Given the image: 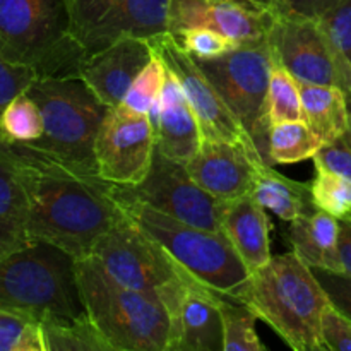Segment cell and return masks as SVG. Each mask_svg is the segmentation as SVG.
<instances>
[{
	"label": "cell",
	"instance_id": "obj_1",
	"mask_svg": "<svg viewBox=\"0 0 351 351\" xmlns=\"http://www.w3.org/2000/svg\"><path fill=\"white\" fill-rule=\"evenodd\" d=\"M3 147L26 191L31 240H45L84 259L105 233L129 216L117 185L96 170L53 160L26 146Z\"/></svg>",
	"mask_w": 351,
	"mask_h": 351
},
{
	"label": "cell",
	"instance_id": "obj_2",
	"mask_svg": "<svg viewBox=\"0 0 351 351\" xmlns=\"http://www.w3.org/2000/svg\"><path fill=\"white\" fill-rule=\"evenodd\" d=\"M0 311L41 322H72L88 315L77 259L45 240H29L0 261Z\"/></svg>",
	"mask_w": 351,
	"mask_h": 351
},
{
	"label": "cell",
	"instance_id": "obj_3",
	"mask_svg": "<svg viewBox=\"0 0 351 351\" xmlns=\"http://www.w3.org/2000/svg\"><path fill=\"white\" fill-rule=\"evenodd\" d=\"M239 300L249 305L291 350L326 351L321 321L329 298L295 252L273 256L250 276Z\"/></svg>",
	"mask_w": 351,
	"mask_h": 351
},
{
	"label": "cell",
	"instance_id": "obj_4",
	"mask_svg": "<svg viewBox=\"0 0 351 351\" xmlns=\"http://www.w3.org/2000/svg\"><path fill=\"white\" fill-rule=\"evenodd\" d=\"M77 274L89 319L113 351H170L163 302L115 281L93 256L77 259Z\"/></svg>",
	"mask_w": 351,
	"mask_h": 351
},
{
	"label": "cell",
	"instance_id": "obj_5",
	"mask_svg": "<svg viewBox=\"0 0 351 351\" xmlns=\"http://www.w3.org/2000/svg\"><path fill=\"white\" fill-rule=\"evenodd\" d=\"M0 53L38 77H79L86 58L65 0H0Z\"/></svg>",
	"mask_w": 351,
	"mask_h": 351
},
{
	"label": "cell",
	"instance_id": "obj_6",
	"mask_svg": "<svg viewBox=\"0 0 351 351\" xmlns=\"http://www.w3.org/2000/svg\"><path fill=\"white\" fill-rule=\"evenodd\" d=\"M26 93L43 113L45 130L40 139L24 146L53 160L96 170L95 139L110 106L79 77H38Z\"/></svg>",
	"mask_w": 351,
	"mask_h": 351
},
{
	"label": "cell",
	"instance_id": "obj_7",
	"mask_svg": "<svg viewBox=\"0 0 351 351\" xmlns=\"http://www.w3.org/2000/svg\"><path fill=\"white\" fill-rule=\"evenodd\" d=\"M130 218L153 237L191 276L219 293L239 298L250 271L223 232L199 228L141 202H122Z\"/></svg>",
	"mask_w": 351,
	"mask_h": 351
},
{
	"label": "cell",
	"instance_id": "obj_8",
	"mask_svg": "<svg viewBox=\"0 0 351 351\" xmlns=\"http://www.w3.org/2000/svg\"><path fill=\"white\" fill-rule=\"evenodd\" d=\"M91 256L115 281L163 302L170 317L191 280V274L130 216L98 240Z\"/></svg>",
	"mask_w": 351,
	"mask_h": 351
},
{
	"label": "cell",
	"instance_id": "obj_9",
	"mask_svg": "<svg viewBox=\"0 0 351 351\" xmlns=\"http://www.w3.org/2000/svg\"><path fill=\"white\" fill-rule=\"evenodd\" d=\"M197 62L266 158L267 132L263 117L273 65V48L267 36L240 43L221 57Z\"/></svg>",
	"mask_w": 351,
	"mask_h": 351
},
{
	"label": "cell",
	"instance_id": "obj_10",
	"mask_svg": "<svg viewBox=\"0 0 351 351\" xmlns=\"http://www.w3.org/2000/svg\"><path fill=\"white\" fill-rule=\"evenodd\" d=\"M117 195L122 202H141L189 225L223 232L226 202L206 192L191 177L187 165L165 156L158 146L144 180L136 185H117Z\"/></svg>",
	"mask_w": 351,
	"mask_h": 351
},
{
	"label": "cell",
	"instance_id": "obj_11",
	"mask_svg": "<svg viewBox=\"0 0 351 351\" xmlns=\"http://www.w3.org/2000/svg\"><path fill=\"white\" fill-rule=\"evenodd\" d=\"M267 40L274 57L297 81L339 88L351 105V62L321 21L274 16Z\"/></svg>",
	"mask_w": 351,
	"mask_h": 351
},
{
	"label": "cell",
	"instance_id": "obj_12",
	"mask_svg": "<svg viewBox=\"0 0 351 351\" xmlns=\"http://www.w3.org/2000/svg\"><path fill=\"white\" fill-rule=\"evenodd\" d=\"M72 34L86 57L122 36L153 38L168 31L170 0H65Z\"/></svg>",
	"mask_w": 351,
	"mask_h": 351
},
{
	"label": "cell",
	"instance_id": "obj_13",
	"mask_svg": "<svg viewBox=\"0 0 351 351\" xmlns=\"http://www.w3.org/2000/svg\"><path fill=\"white\" fill-rule=\"evenodd\" d=\"M149 41L153 50L178 81L189 105L194 110L201 129V139L228 141L259 147L209 81L199 62L178 43L173 34L167 31L149 38Z\"/></svg>",
	"mask_w": 351,
	"mask_h": 351
},
{
	"label": "cell",
	"instance_id": "obj_14",
	"mask_svg": "<svg viewBox=\"0 0 351 351\" xmlns=\"http://www.w3.org/2000/svg\"><path fill=\"white\" fill-rule=\"evenodd\" d=\"M156 127L146 113L125 105L110 106L95 139V163L99 177L115 185H136L153 163Z\"/></svg>",
	"mask_w": 351,
	"mask_h": 351
},
{
	"label": "cell",
	"instance_id": "obj_15",
	"mask_svg": "<svg viewBox=\"0 0 351 351\" xmlns=\"http://www.w3.org/2000/svg\"><path fill=\"white\" fill-rule=\"evenodd\" d=\"M263 163L267 161L259 147L201 139V146L187 163V170L213 197L228 202L252 191Z\"/></svg>",
	"mask_w": 351,
	"mask_h": 351
},
{
	"label": "cell",
	"instance_id": "obj_16",
	"mask_svg": "<svg viewBox=\"0 0 351 351\" xmlns=\"http://www.w3.org/2000/svg\"><path fill=\"white\" fill-rule=\"evenodd\" d=\"M273 23L271 10L242 0H170L168 5V33L173 36L191 27H209L247 43L266 38Z\"/></svg>",
	"mask_w": 351,
	"mask_h": 351
},
{
	"label": "cell",
	"instance_id": "obj_17",
	"mask_svg": "<svg viewBox=\"0 0 351 351\" xmlns=\"http://www.w3.org/2000/svg\"><path fill=\"white\" fill-rule=\"evenodd\" d=\"M153 55L149 38L122 36L103 50L88 55L81 64L79 79L106 106H117Z\"/></svg>",
	"mask_w": 351,
	"mask_h": 351
},
{
	"label": "cell",
	"instance_id": "obj_18",
	"mask_svg": "<svg viewBox=\"0 0 351 351\" xmlns=\"http://www.w3.org/2000/svg\"><path fill=\"white\" fill-rule=\"evenodd\" d=\"M170 351H223V324L216 291L194 276L171 314Z\"/></svg>",
	"mask_w": 351,
	"mask_h": 351
},
{
	"label": "cell",
	"instance_id": "obj_19",
	"mask_svg": "<svg viewBox=\"0 0 351 351\" xmlns=\"http://www.w3.org/2000/svg\"><path fill=\"white\" fill-rule=\"evenodd\" d=\"M156 120V146L165 156L187 165L201 146V129L177 79L168 71L160 101L151 113Z\"/></svg>",
	"mask_w": 351,
	"mask_h": 351
},
{
	"label": "cell",
	"instance_id": "obj_20",
	"mask_svg": "<svg viewBox=\"0 0 351 351\" xmlns=\"http://www.w3.org/2000/svg\"><path fill=\"white\" fill-rule=\"evenodd\" d=\"M223 233L249 271H256L271 261L269 219L266 209L245 194L228 201L223 209Z\"/></svg>",
	"mask_w": 351,
	"mask_h": 351
},
{
	"label": "cell",
	"instance_id": "obj_21",
	"mask_svg": "<svg viewBox=\"0 0 351 351\" xmlns=\"http://www.w3.org/2000/svg\"><path fill=\"white\" fill-rule=\"evenodd\" d=\"M293 252L308 267L343 271L338 256L339 219L322 209H312L291 221L288 232Z\"/></svg>",
	"mask_w": 351,
	"mask_h": 351
},
{
	"label": "cell",
	"instance_id": "obj_22",
	"mask_svg": "<svg viewBox=\"0 0 351 351\" xmlns=\"http://www.w3.org/2000/svg\"><path fill=\"white\" fill-rule=\"evenodd\" d=\"M29 204L9 151L0 146V261L29 242Z\"/></svg>",
	"mask_w": 351,
	"mask_h": 351
},
{
	"label": "cell",
	"instance_id": "obj_23",
	"mask_svg": "<svg viewBox=\"0 0 351 351\" xmlns=\"http://www.w3.org/2000/svg\"><path fill=\"white\" fill-rule=\"evenodd\" d=\"M264 209H269L283 221H295L315 209L312 204L311 182H297L278 173L271 163L261 165L250 191Z\"/></svg>",
	"mask_w": 351,
	"mask_h": 351
},
{
	"label": "cell",
	"instance_id": "obj_24",
	"mask_svg": "<svg viewBox=\"0 0 351 351\" xmlns=\"http://www.w3.org/2000/svg\"><path fill=\"white\" fill-rule=\"evenodd\" d=\"M304 120L322 143L329 144L343 137L348 130L350 101L345 93L335 86L300 82Z\"/></svg>",
	"mask_w": 351,
	"mask_h": 351
},
{
	"label": "cell",
	"instance_id": "obj_25",
	"mask_svg": "<svg viewBox=\"0 0 351 351\" xmlns=\"http://www.w3.org/2000/svg\"><path fill=\"white\" fill-rule=\"evenodd\" d=\"M324 146L321 137L312 132L305 120L274 123L266 137V161L271 165H295L314 160Z\"/></svg>",
	"mask_w": 351,
	"mask_h": 351
},
{
	"label": "cell",
	"instance_id": "obj_26",
	"mask_svg": "<svg viewBox=\"0 0 351 351\" xmlns=\"http://www.w3.org/2000/svg\"><path fill=\"white\" fill-rule=\"evenodd\" d=\"M290 120H304L300 86L291 72L273 55L266 103H264V130L267 132L274 123L290 122Z\"/></svg>",
	"mask_w": 351,
	"mask_h": 351
},
{
	"label": "cell",
	"instance_id": "obj_27",
	"mask_svg": "<svg viewBox=\"0 0 351 351\" xmlns=\"http://www.w3.org/2000/svg\"><path fill=\"white\" fill-rule=\"evenodd\" d=\"M216 304L221 314L223 351H266L256 331L257 315L242 300L216 291Z\"/></svg>",
	"mask_w": 351,
	"mask_h": 351
},
{
	"label": "cell",
	"instance_id": "obj_28",
	"mask_svg": "<svg viewBox=\"0 0 351 351\" xmlns=\"http://www.w3.org/2000/svg\"><path fill=\"white\" fill-rule=\"evenodd\" d=\"M45 122L38 103L26 91L0 113V146H24L43 136Z\"/></svg>",
	"mask_w": 351,
	"mask_h": 351
},
{
	"label": "cell",
	"instance_id": "obj_29",
	"mask_svg": "<svg viewBox=\"0 0 351 351\" xmlns=\"http://www.w3.org/2000/svg\"><path fill=\"white\" fill-rule=\"evenodd\" d=\"M41 329L45 351H113L89 315L72 322H45Z\"/></svg>",
	"mask_w": 351,
	"mask_h": 351
},
{
	"label": "cell",
	"instance_id": "obj_30",
	"mask_svg": "<svg viewBox=\"0 0 351 351\" xmlns=\"http://www.w3.org/2000/svg\"><path fill=\"white\" fill-rule=\"evenodd\" d=\"M312 204L317 209L346 219L351 216V180L328 170L315 167V177L311 182Z\"/></svg>",
	"mask_w": 351,
	"mask_h": 351
},
{
	"label": "cell",
	"instance_id": "obj_31",
	"mask_svg": "<svg viewBox=\"0 0 351 351\" xmlns=\"http://www.w3.org/2000/svg\"><path fill=\"white\" fill-rule=\"evenodd\" d=\"M167 65L163 64L160 55L154 51L153 58L147 62L146 67L132 81L122 105L134 110V112L151 115L154 112V108H156L158 101H160L161 91L165 88V82H167Z\"/></svg>",
	"mask_w": 351,
	"mask_h": 351
},
{
	"label": "cell",
	"instance_id": "obj_32",
	"mask_svg": "<svg viewBox=\"0 0 351 351\" xmlns=\"http://www.w3.org/2000/svg\"><path fill=\"white\" fill-rule=\"evenodd\" d=\"M0 351H45L41 322L0 311Z\"/></svg>",
	"mask_w": 351,
	"mask_h": 351
},
{
	"label": "cell",
	"instance_id": "obj_33",
	"mask_svg": "<svg viewBox=\"0 0 351 351\" xmlns=\"http://www.w3.org/2000/svg\"><path fill=\"white\" fill-rule=\"evenodd\" d=\"M175 38L197 60H211V58L221 57L235 50L240 45L233 38L225 36L219 31L209 29V27H191L178 33Z\"/></svg>",
	"mask_w": 351,
	"mask_h": 351
},
{
	"label": "cell",
	"instance_id": "obj_34",
	"mask_svg": "<svg viewBox=\"0 0 351 351\" xmlns=\"http://www.w3.org/2000/svg\"><path fill=\"white\" fill-rule=\"evenodd\" d=\"M38 79L34 69L14 64L0 53V113L17 95L26 91Z\"/></svg>",
	"mask_w": 351,
	"mask_h": 351
},
{
	"label": "cell",
	"instance_id": "obj_35",
	"mask_svg": "<svg viewBox=\"0 0 351 351\" xmlns=\"http://www.w3.org/2000/svg\"><path fill=\"white\" fill-rule=\"evenodd\" d=\"M321 339L324 350L351 351V319L332 307H326L321 321Z\"/></svg>",
	"mask_w": 351,
	"mask_h": 351
},
{
	"label": "cell",
	"instance_id": "obj_36",
	"mask_svg": "<svg viewBox=\"0 0 351 351\" xmlns=\"http://www.w3.org/2000/svg\"><path fill=\"white\" fill-rule=\"evenodd\" d=\"M314 276L324 288L329 298V304L338 308L341 314L351 319V276L343 271L322 269V267H311Z\"/></svg>",
	"mask_w": 351,
	"mask_h": 351
},
{
	"label": "cell",
	"instance_id": "obj_37",
	"mask_svg": "<svg viewBox=\"0 0 351 351\" xmlns=\"http://www.w3.org/2000/svg\"><path fill=\"white\" fill-rule=\"evenodd\" d=\"M319 21L351 62V0H339Z\"/></svg>",
	"mask_w": 351,
	"mask_h": 351
},
{
	"label": "cell",
	"instance_id": "obj_38",
	"mask_svg": "<svg viewBox=\"0 0 351 351\" xmlns=\"http://www.w3.org/2000/svg\"><path fill=\"white\" fill-rule=\"evenodd\" d=\"M314 167L328 168L351 180V147L345 137H339L335 143L324 144L314 156Z\"/></svg>",
	"mask_w": 351,
	"mask_h": 351
},
{
	"label": "cell",
	"instance_id": "obj_39",
	"mask_svg": "<svg viewBox=\"0 0 351 351\" xmlns=\"http://www.w3.org/2000/svg\"><path fill=\"white\" fill-rule=\"evenodd\" d=\"M338 2L339 0H273L271 12L274 16L321 19Z\"/></svg>",
	"mask_w": 351,
	"mask_h": 351
},
{
	"label": "cell",
	"instance_id": "obj_40",
	"mask_svg": "<svg viewBox=\"0 0 351 351\" xmlns=\"http://www.w3.org/2000/svg\"><path fill=\"white\" fill-rule=\"evenodd\" d=\"M338 256L343 273L351 276V219H339Z\"/></svg>",
	"mask_w": 351,
	"mask_h": 351
},
{
	"label": "cell",
	"instance_id": "obj_41",
	"mask_svg": "<svg viewBox=\"0 0 351 351\" xmlns=\"http://www.w3.org/2000/svg\"><path fill=\"white\" fill-rule=\"evenodd\" d=\"M242 2L250 3V5L263 10H271V7H273V0H242Z\"/></svg>",
	"mask_w": 351,
	"mask_h": 351
},
{
	"label": "cell",
	"instance_id": "obj_42",
	"mask_svg": "<svg viewBox=\"0 0 351 351\" xmlns=\"http://www.w3.org/2000/svg\"><path fill=\"white\" fill-rule=\"evenodd\" d=\"M343 137H345L346 143H348L351 147V110H350V117H348V130H346V134Z\"/></svg>",
	"mask_w": 351,
	"mask_h": 351
},
{
	"label": "cell",
	"instance_id": "obj_43",
	"mask_svg": "<svg viewBox=\"0 0 351 351\" xmlns=\"http://www.w3.org/2000/svg\"><path fill=\"white\" fill-rule=\"evenodd\" d=\"M346 219H351V216H350V218H346Z\"/></svg>",
	"mask_w": 351,
	"mask_h": 351
}]
</instances>
